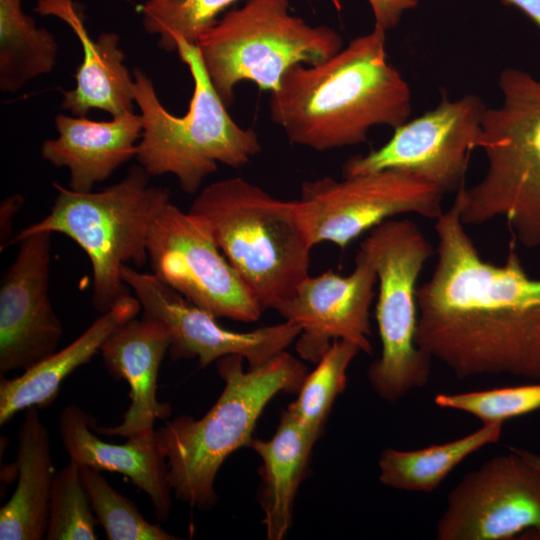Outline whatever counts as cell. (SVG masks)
Here are the masks:
<instances>
[{
    "instance_id": "1",
    "label": "cell",
    "mask_w": 540,
    "mask_h": 540,
    "mask_svg": "<svg viewBox=\"0 0 540 540\" xmlns=\"http://www.w3.org/2000/svg\"><path fill=\"white\" fill-rule=\"evenodd\" d=\"M454 199L435 219L436 263L417 288L416 343L459 379L510 375L540 380V279L514 251L483 259Z\"/></svg>"
},
{
    "instance_id": "2",
    "label": "cell",
    "mask_w": 540,
    "mask_h": 540,
    "mask_svg": "<svg viewBox=\"0 0 540 540\" xmlns=\"http://www.w3.org/2000/svg\"><path fill=\"white\" fill-rule=\"evenodd\" d=\"M411 90L388 61L378 26L317 64H297L270 93L272 121L293 144L327 151L364 143L371 128L411 115Z\"/></svg>"
},
{
    "instance_id": "3",
    "label": "cell",
    "mask_w": 540,
    "mask_h": 540,
    "mask_svg": "<svg viewBox=\"0 0 540 540\" xmlns=\"http://www.w3.org/2000/svg\"><path fill=\"white\" fill-rule=\"evenodd\" d=\"M243 360L229 355L216 361L225 385L203 417L181 415L155 430L175 497L199 510L217 503L218 470L233 452L250 448L265 406L279 392L298 393L307 375L306 366L286 351L247 370Z\"/></svg>"
},
{
    "instance_id": "4",
    "label": "cell",
    "mask_w": 540,
    "mask_h": 540,
    "mask_svg": "<svg viewBox=\"0 0 540 540\" xmlns=\"http://www.w3.org/2000/svg\"><path fill=\"white\" fill-rule=\"evenodd\" d=\"M189 211L214 239L262 311L278 309L309 276L314 247L298 199L281 200L242 177L205 186Z\"/></svg>"
},
{
    "instance_id": "5",
    "label": "cell",
    "mask_w": 540,
    "mask_h": 540,
    "mask_svg": "<svg viewBox=\"0 0 540 540\" xmlns=\"http://www.w3.org/2000/svg\"><path fill=\"white\" fill-rule=\"evenodd\" d=\"M501 102L484 110L477 149L484 176L455 194L467 225L504 219L524 247L540 246V80L519 68L498 77Z\"/></svg>"
},
{
    "instance_id": "6",
    "label": "cell",
    "mask_w": 540,
    "mask_h": 540,
    "mask_svg": "<svg viewBox=\"0 0 540 540\" xmlns=\"http://www.w3.org/2000/svg\"><path fill=\"white\" fill-rule=\"evenodd\" d=\"M176 47L193 80L188 110L182 116L170 113L151 78L135 68L134 100L142 119L135 157L151 176L174 175L183 192L195 194L219 164L243 167L262 147L255 131L243 128L228 113L206 72L198 45L178 39Z\"/></svg>"
},
{
    "instance_id": "7",
    "label": "cell",
    "mask_w": 540,
    "mask_h": 540,
    "mask_svg": "<svg viewBox=\"0 0 540 540\" xmlns=\"http://www.w3.org/2000/svg\"><path fill=\"white\" fill-rule=\"evenodd\" d=\"M150 177L141 165H133L118 183L97 192H76L53 183L57 196L50 212L13 236L8 247L43 231L72 239L90 260L91 302L103 314L130 294L122 269L148 262L150 227L170 202L169 190L150 185Z\"/></svg>"
},
{
    "instance_id": "8",
    "label": "cell",
    "mask_w": 540,
    "mask_h": 540,
    "mask_svg": "<svg viewBox=\"0 0 540 540\" xmlns=\"http://www.w3.org/2000/svg\"><path fill=\"white\" fill-rule=\"evenodd\" d=\"M197 45L214 88L229 106L240 82L271 93L291 67L330 58L343 40L331 27L293 15L289 0H247L218 19Z\"/></svg>"
},
{
    "instance_id": "9",
    "label": "cell",
    "mask_w": 540,
    "mask_h": 540,
    "mask_svg": "<svg viewBox=\"0 0 540 540\" xmlns=\"http://www.w3.org/2000/svg\"><path fill=\"white\" fill-rule=\"evenodd\" d=\"M359 251L377 274L376 321L381 354L368 381L375 393L395 403L430 378L432 357L416 343L419 276L435 249L408 219H389L368 232Z\"/></svg>"
},
{
    "instance_id": "10",
    "label": "cell",
    "mask_w": 540,
    "mask_h": 540,
    "mask_svg": "<svg viewBox=\"0 0 540 540\" xmlns=\"http://www.w3.org/2000/svg\"><path fill=\"white\" fill-rule=\"evenodd\" d=\"M444 193L424 178L386 169L337 180L324 176L303 181L298 199L313 245L329 242L341 249L398 215L437 219Z\"/></svg>"
},
{
    "instance_id": "11",
    "label": "cell",
    "mask_w": 540,
    "mask_h": 540,
    "mask_svg": "<svg viewBox=\"0 0 540 540\" xmlns=\"http://www.w3.org/2000/svg\"><path fill=\"white\" fill-rule=\"evenodd\" d=\"M147 254L153 275L214 317L254 322L261 316L201 215L166 204L150 227Z\"/></svg>"
},
{
    "instance_id": "12",
    "label": "cell",
    "mask_w": 540,
    "mask_h": 540,
    "mask_svg": "<svg viewBox=\"0 0 540 540\" xmlns=\"http://www.w3.org/2000/svg\"><path fill=\"white\" fill-rule=\"evenodd\" d=\"M485 108L474 94L456 100L444 98L433 109L394 128L379 148L347 159L343 177L398 169L424 178L444 195L456 194L465 187Z\"/></svg>"
},
{
    "instance_id": "13",
    "label": "cell",
    "mask_w": 540,
    "mask_h": 540,
    "mask_svg": "<svg viewBox=\"0 0 540 540\" xmlns=\"http://www.w3.org/2000/svg\"><path fill=\"white\" fill-rule=\"evenodd\" d=\"M438 540H540V472L517 452L465 474L449 492Z\"/></svg>"
},
{
    "instance_id": "14",
    "label": "cell",
    "mask_w": 540,
    "mask_h": 540,
    "mask_svg": "<svg viewBox=\"0 0 540 540\" xmlns=\"http://www.w3.org/2000/svg\"><path fill=\"white\" fill-rule=\"evenodd\" d=\"M122 279L139 300L143 315L159 320L168 329V353L173 360L197 359L205 368L222 357L239 355L249 367H256L285 351L301 332L299 326L288 321L249 332L232 331L152 273L126 265Z\"/></svg>"
},
{
    "instance_id": "15",
    "label": "cell",
    "mask_w": 540,
    "mask_h": 540,
    "mask_svg": "<svg viewBox=\"0 0 540 540\" xmlns=\"http://www.w3.org/2000/svg\"><path fill=\"white\" fill-rule=\"evenodd\" d=\"M51 232L17 241L13 263L0 282V372H22L57 351L61 321L49 297Z\"/></svg>"
},
{
    "instance_id": "16",
    "label": "cell",
    "mask_w": 540,
    "mask_h": 540,
    "mask_svg": "<svg viewBox=\"0 0 540 540\" xmlns=\"http://www.w3.org/2000/svg\"><path fill=\"white\" fill-rule=\"evenodd\" d=\"M376 285L374 267L359 250L349 275L329 269L302 281L277 311L301 329L296 339L300 358L316 364L334 340L351 342L371 354L370 307Z\"/></svg>"
},
{
    "instance_id": "17",
    "label": "cell",
    "mask_w": 540,
    "mask_h": 540,
    "mask_svg": "<svg viewBox=\"0 0 540 540\" xmlns=\"http://www.w3.org/2000/svg\"><path fill=\"white\" fill-rule=\"evenodd\" d=\"M170 343L166 326L145 315L127 321L107 337L100 349L104 365L111 376L129 385L130 405L121 423L98 427L94 421V431L126 439L154 437L155 421L171 412L157 399L158 373Z\"/></svg>"
},
{
    "instance_id": "18",
    "label": "cell",
    "mask_w": 540,
    "mask_h": 540,
    "mask_svg": "<svg viewBox=\"0 0 540 540\" xmlns=\"http://www.w3.org/2000/svg\"><path fill=\"white\" fill-rule=\"evenodd\" d=\"M35 11L64 21L82 47V62L74 76L76 86L63 91L61 107L81 117L93 109L105 111L111 117L135 111L134 77L124 64L119 36L114 32H103L92 39L85 28L81 10L72 0H38Z\"/></svg>"
},
{
    "instance_id": "19",
    "label": "cell",
    "mask_w": 540,
    "mask_h": 540,
    "mask_svg": "<svg viewBox=\"0 0 540 540\" xmlns=\"http://www.w3.org/2000/svg\"><path fill=\"white\" fill-rule=\"evenodd\" d=\"M94 421L76 404H68L60 412L59 435L70 459L79 465L126 476L148 495L157 520L166 521L172 510L173 491L167 461L155 435L112 444L96 436Z\"/></svg>"
},
{
    "instance_id": "20",
    "label": "cell",
    "mask_w": 540,
    "mask_h": 540,
    "mask_svg": "<svg viewBox=\"0 0 540 540\" xmlns=\"http://www.w3.org/2000/svg\"><path fill=\"white\" fill-rule=\"evenodd\" d=\"M55 126L58 136L42 143L41 156L68 169L69 188L76 192L92 191L135 157L142 133V119L135 111L106 121L58 114Z\"/></svg>"
},
{
    "instance_id": "21",
    "label": "cell",
    "mask_w": 540,
    "mask_h": 540,
    "mask_svg": "<svg viewBox=\"0 0 540 540\" xmlns=\"http://www.w3.org/2000/svg\"><path fill=\"white\" fill-rule=\"evenodd\" d=\"M139 300L127 294L96 319L79 337L13 378L0 380V425L29 407L45 408L57 398L63 381L100 352L107 337L138 316Z\"/></svg>"
},
{
    "instance_id": "22",
    "label": "cell",
    "mask_w": 540,
    "mask_h": 540,
    "mask_svg": "<svg viewBox=\"0 0 540 540\" xmlns=\"http://www.w3.org/2000/svg\"><path fill=\"white\" fill-rule=\"evenodd\" d=\"M35 406L25 410L18 430L17 486L0 509L1 540L45 538L55 476L48 429Z\"/></svg>"
},
{
    "instance_id": "23",
    "label": "cell",
    "mask_w": 540,
    "mask_h": 540,
    "mask_svg": "<svg viewBox=\"0 0 540 540\" xmlns=\"http://www.w3.org/2000/svg\"><path fill=\"white\" fill-rule=\"evenodd\" d=\"M317 440L285 410L270 439L254 438L251 443L262 460L258 499L269 540L283 539L291 528L295 496Z\"/></svg>"
},
{
    "instance_id": "24",
    "label": "cell",
    "mask_w": 540,
    "mask_h": 540,
    "mask_svg": "<svg viewBox=\"0 0 540 540\" xmlns=\"http://www.w3.org/2000/svg\"><path fill=\"white\" fill-rule=\"evenodd\" d=\"M503 424H483L456 440L416 450L386 448L382 451L379 481L409 492H432L467 457L499 441Z\"/></svg>"
},
{
    "instance_id": "25",
    "label": "cell",
    "mask_w": 540,
    "mask_h": 540,
    "mask_svg": "<svg viewBox=\"0 0 540 540\" xmlns=\"http://www.w3.org/2000/svg\"><path fill=\"white\" fill-rule=\"evenodd\" d=\"M23 0H0V90L15 93L56 64L55 37L26 14Z\"/></svg>"
},
{
    "instance_id": "26",
    "label": "cell",
    "mask_w": 540,
    "mask_h": 540,
    "mask_svg": "<svg viewBox=\"0 0 540 540\" xmlns=\"http://www.w3.org/2000/svg\"><path fill=\"white\" fill-rule=\"evenodd\" d=\"M359 352V347L351 342L334 340L316 363V368L307 373L296 400L286 409L317 439L323 432L335 399L346 387L347 369Z\"/></svg>"
},
{
    "instance_id": "27",
    "label": "cell",
    "mask_w": 540,
    "mask_h": 540,
    "mask_svg": "<svg viewBox=\"0 0 540 540\" xmlns=\"http://www.w3.org/2000/svg\"><path fill=\"white\" fill-rule=\"evenodd\" d=\"M239 0H145L141 6L145 31L158 37V46L176 51V41L197 44L219 15ZM339 10V0H330Z\"/></svg>"
},
{
    "instance_id": "28",
    "label": "cell",
    "mask_w": 540,
    "mask_h": 540,
    "mask_svg": "<svg viewBox=\"0 0 540 540\" xmlns=\"http://www.w3.org/2000/svg\"><path fill=\"white\" fill-rule=\"evenodd\" d=\"M83 485L97 522L109 540H175L159 524L148 522L133 501L116 491L99 470L80 465Z\"/></svg>"
},
{
    "instance_id": "29",
    "label": "cell",
    "mask_w": 540,
    "mask_h": 540,
    "mask_svg": "<svg viewBox=\"0 0 540 540\" xmlns=\"http://www.w3.org/2000/svg\"><path fill=\"white\" fill-rule=\"evenodd\" d=\"M97 523L81 479L80 465L70 459L54 476L44 539L95 540Z\"/></svg>"
},
{
    "instance_id": "30",
    "label": "cell",
    "mask_w": 540,
    "mask_h": 540,
    "mask_svg": "<svg viewBox=\"0 0 540 540\" xmlns=\"http://www.w3.org/2000/svg\"><path fill=\"white\" fill-rule=\"evenodd\" d=\"M434 403L441 408L468 413L483 424L505 421L540 410V383L488 390L439 393Z\"/></svg>"
},
{
    "instance_id": "31",
    "label": "cell",
    "mask_w": 540,
    "mask_h": 540,
    "mask_svg": "<svg viewBox=\"0 0 540 540\" xmlns=\"http://www.w3.org/2000/svg\"><path fill=\"white\" fill-rule=\"evenodd\" d=\"M375 26L385 31L395 28L406 11L417 7L419 0H368Z\"/></svg>"
},
{
    "instance_id": "32",
    "label": "cell",
    "mask_w": 540,
    "mask_h": 540,
    "mask_svg": "<svg viewBox=\"0 0 540 540\" xmlns=\"http://www.w3.org/2000/svg\"><path fill=\"white\" fill-rule=\"evenodd\" d=\"M24 198L20 194L6 197L0 205V250H5L12 240L13 221L21 209Z\"/></svg>"
},
{
    "instance_id": "33",
    "label": "cell",
    "mask_w": 540,
    "mask_h": 540,
    "mask_svg": "<svg viewBox=\"0 0 540 540\" xmlns=\"http://www.w3.org/2000/svg\"><path fill=\"white\" fill-rule=\"evenodd\" d=\"M519 9L540 29V0H500Z\"/></svg>"
},
{
    "instance_id": "34",
    "label": "cell",
    "mask_w": 540,
    "mask_h": 540,
    "mask_svg": "<svg viewBox=\"0 0 540 540\" xmlns=\"http://www.w3.org/2000/svg\"><path fill=\"white\" fill-rule=\"evenodd\" d=\"M512 450L517 452L520 456H522L529 464H531L534 468H536L540 472V455L533 453L531 451L517 448V447H510Z\"/></svg>"
}]
</instances>
